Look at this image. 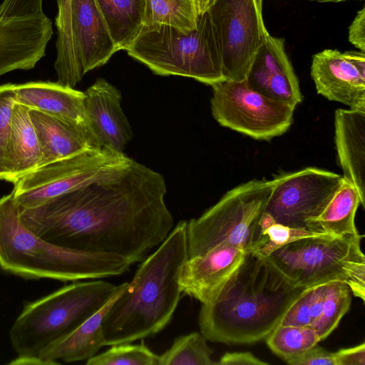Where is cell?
I'll use <instances>...</instances> for the list:
<instances>
[{
  "instance_id": "obj_1",
  "label": "cell",
  "mask_w": 365,
  "mask_h": 365,
  "mask_svg": "<svg viewBox=\"0 0 365 365\" xmlns=\"http://www.w3.org/2000/svg\"><path fill=\"white\" fill-rule=\"evenodd\" d=\"M164 177L133 160L123 170L56 197L19 208L23 223L42 239L92 253L142 262L175 226Z\"/></svg>"
},
{
  "instance_id": "obj_2",
  "label": "cell",
  "mask_w": 365,
  "mask_h": 365,
  "mask_svg": "<svg viewBox=\"0 0 365 365\" xmlns=\"http://www.w3.org/2000/svg\"><path fill=\"white\" fill-rule=\"evenodd\" d=\"M305 289L290 285L260 257L247 254L216 299L202 304L200 332L207 341L225 344L265 339Z\"/></svg>"
},
{
  "instance_id": "obj_3",
  "label": "cell",
  "mask_w": 365,
  "mask_h": 365,
  "mask_svg": "<svg viewBox=\"0 0 365 365\" xmlns=\"http://www.w3.org/2000/svg\"><path fill=\"white\" fill-rule=\"evenodd\" d=\"M187 220L174 226L138 266L125 289L106 314L105 346L155 335L171 321L182 294L179 277L187 259Z\"/></svg>"
},
{
  "instance_id": "obj_4",
  "label": "cell",
  "mask_w": 365,
  "mask_h": 365,
  "mask_svg": "<svg viewBox=\"0 0 365 365\" xmlns=\"http://www.w3.org/2000/svg\"><path fill=\"white\" fill-rule=\"evenodd\" d=\"M125 259L63 247L36 235L20 218L12 193L0 197V267L26 279H102L130 270Z\"/></svg>"
},
{
  "instance_id": "obj_5",
  "label": "cell",
  "mask_w": 365,
  "mask_h": 365,
  "mask_svg": "<svg viewBox=\"0 0 365 365\" xmlns=\"http://www.w3.org/2000/svg\"><path fill=\"white\" fill-rule=\"evenodd\" d=\"M128 282H76L26 304L15 319L9 338L17 357L10 364L41 365L38 356L123 292Z\"/></svg>"
},
{
  "instance_id": "obj_6",
  "label": "cell",
  "mask_w": 365,
  "mask_h": 365,
  "mask_svg": "<svg viewBox=\"0 0 365 365\" xmlns=\"http://www.w3.org/2000/svg\"><path fill=\"white\" fill-rule=\"evenodd\" d=\"M125 51L157 75L191 78L211 86L225 80L221 46L208 11L188 32L162 24L143 26Z\"/></svg>"
},
{
  "instance_id": "obj_7",
  "label": "cell",
  "mask_w": 365,
  "mask_h": 365,
  "mask_svg": "<svg viewBox=\"0 0 365 365\" xmlns=\"http://www.w3.org/2000/svg\"><path fill=\"white\" fill-rule=\"evenodd\" d=\"M360 233L302 238L260 257L294 287L309 288L332 281L345 282L352 294L365 300V256Z\"/></svg>"
},
{
  "instance_id": "obj_8",
  "label": "cell",
  "mask_w": 365,
  "mask_h": 365,
  "mask_svg": "<svg viewBox=\"0 0 365 365\" xmlns=\"http://www.w3.org/2000/svg\"><path fill=\"white\" fill-rule=\"evenodd\" d=\"M274 180L254 179L227 191L197 218L187 221V257L222 246L252 253L260 240L259 222Z\"/></svg>"
},
{
  "instance_id": "obj_9",
  "label": "cell",
  "mask_w": 365,
  "mask_h": 365,
  "mask_svg": "<svg viewBox=\"0 0 365 365\" xmlns=\"http://www.w3.org/2000/svg\"><path fill=\"white\" fill-rule=\"evenodd\" d=\"M124 153L92 148L41 166L16 180L11 191L19 208L28 209L128 168Z\"/></svg>"
},
{
  "instance_id": "obj_10",
  "label": "cell",
  "mask_w": 365,
  "mask_h": 365,
  "mask_svg": "<svg viewBox=\"0 0 365 365\" xmlns=\"http://www.w3.org/2000/svg\"><path fill=\"white\" fill-rule=\"evenodd\" d=\"M211 113L222 126L256 140H269L288 130L295 108L251 88L245 80L212 86Z\"/></svg>"
},
{
  "instance_id": "obj_11",
  "label": "cell",
  "mask_w": 365,
  "mask_h": 365,
  "mask_svg": "<svg viewBox=\"0 0 365 365\" xmlns=\"http://www.w3.org/2000/svg\"><path fill=\"white\" fill-rule=\"evenodd\" d=\"M208 12L219 38L225 80L245 81L267 31L262 0H217Z\"/></svg>"
},
{
  "instance_id": "obj_12",
  "label": "cell",
  "mask_w": 365,
  "mask_h": 365,
  "mask_svg": "<svg viewBox=\"0 0 365 365\" xmlns=\"http://www.w3.org/2000/svg\"><path fill=\"white\" fill-rule=\"evenodd\" d=\"M273 180L264 212L278 223L307 230V222L322 213L344 178L334 172L309 167L279 175Z\"/></svg>"
},
{
  "instance_id": "obj_13",
  "label": "cell",
  "mask_w": 365,
  "mask_h": 365,
  "mask_svg": "<svg viewBox=\"0 0 365 365\" xmlns=\"http://www.w3.org/2000/svg\"><path fill=\"white\" fill-rule=\"evenodd\" d=\"M311 76L317 91L329 101L365 111V54L326 49L314 54Z\"/></svg>"
},
{
  "instance_id": "obj_14",
  "label": "cell",
  "mask_w": 365,
  "mask_h": 365,
  "mask_svg": "<svg viewBox=\"0 0 365 365\" xmlns=\"http://www.w3.org/2000/svg\"><path fill=\"white\" fill-rule=\"evenodd\" d=\"M53 34L51 20L43 12L0 16V76L30 70L45 56Z\"/></svg>"
},
{
  "instance_id": "obj_15",
  "label": "cell",
  "mask_w": 365,
  "mask_h": 365,
  "mask_svg": "<svg viewBox=\"0 0 365 365\" xmlns=\"http://www.w3.org/2000/svg\"><path fill=\"white\" fill-rule=\"evenodd\" d=\"M121 101L120 91L101 78L84 92V113L90 133L99 147L118 153H123L133 138Z\"/></svg>"
},
{
  "instance_id": "obj_16",
  "label": "cell",
  "mask_w": 365,
  "mask_h": 365,
  "mask_svg": "<svg viewBox=\"0 0 365 365\" xmlns=\"http://www.w3.org/2000/svg\"><path fill=\"white\" fill-rule=\"evenodd\" d=\"M253 90L296 108L302 101L298 79L284 48V39L268 31L245 79Z\"/></svg>"
},
{
  "instance_id": "obj_17",
  "label": "cell",
  "mask_w": 365,
  "mask_h": 365,
  "mask_svg": "<svg viewBox=\"0 0 365 365\" xmlns=\"http://www.w3.org/2000/svg\"><path fill=\"white\" fill-rule=\"evenodd\" d=\"M247 253L230 246H222L187 259L179 277L182 294L202 304L214 301L242 264Z\"/></svg>"
},
{
  "instance_id": "obj_18",
  "label": "cell",
  "mask_w": 365,
  "mask_h": 365,
  "mask_svg": "<svg viewBox=\"0 0 365 365\" xmlns=\"http://www.w3.org/2000/svg\"><path fill=\"white\" fill-rule=\"evenodd\" d=\"M72 29L80 73L104 64L118 51L96 0H72Z\"/></svg>"
},
{
  "instance_id": "obj_19",
  "label": "cell",
  "mask_w": 365,
  "mask_h": 365,
  "mask_svg": "<svg viewBox=\"0 0 365 365\" xmlns=\"http://www.w3.org/2000/svg\"><path fill=\"white\" fill-rule=\"evenodd\" d=\"M334 140L343 177L357 190L365 207V111L339 108L334 113Z\"/></svg>"
},
{
  "instance_id": "obj_20",
  "label": "cell",
  "mask_w": 365,
  "mask_h": 365,
  "mask_svg": "<svg viewBox=\"0 0 365 365\" xmlns=\"http://www.w3.org/2000/svg\"><path fill=\"white\" fill-rule=\"evenodd\" d=\"M29 114L40 145L39 167L92 148H101L86 125L74 124L33 109H29Z\"/></svg>"
},
{
  "instance_id": "obj_21",
  "label": "cell",
  "mask_w": 365,
  "mask_h": 365,
  "mask_svg": "<svg viewBox=\"0 0 365 365\" xmlns=\"http://www.w3.org/2000/svg\"><path fill=\"white\" fill-rule=\"evenodd\" d=\"M15 92L17 104L87 126L83 107L84 92L51 81L16 84Z\"/></svg>"
},
{
  "instance_id": "obj_22",
  "label": "cell",
  "mask_w": 365,
  "mask_h": 365,
  "mask_svg": "<svg viewBox=\"0 0 365 365\" xmlns=\"http://www.w3.org/2000/svg\"><path fill=\"white\" fill-rule=\"evenodd\" d=\"M120 294L71 334L43 349L38 356L41 365L60 364V361L66 363L81 361L96 355L105 346L102 329L103 318Z\"/></svg>"
},
{
  "instance_id": "obj_23",
  "label": "cell",
  "mask_w": 365,
  "mask_h": 365,
  "mask_svg": "<svg viewBox=\"0 0 365 365\" xmlns=\"http://www.w3.org/2000/svg\"><path fill=\"white\" fill-rule=\"evenodd\" d=\"M41 160L39 142L29 108L16 103L7 145L5 181L14 182L38 168Z\"/></svg>"
},
{
  "instance_id": "obj_24",
  "label": "cell",
  "mask_w": 365,
  "mask_h": 365,
  "mask_svg": "<svg viewBox=\"0 0 365 365\" xmlns=\"http://www.w3.org/2000/svg\"><path fill=\"white\" fill-rule=\"evenodd\" d=\"M359 205L357 190L344 179L322 213L307 222V230L334 237L358 234L355 217Z\"/></svg>"
},
{
  "instance_id": "obj_25",
  "label": "cell",
  "mask_w": 365,
  "mask_h": 365,
  "mask_svg": "<svg viewBox=\"0 0 365 365\" xmlns=\"http://www.w3.org/2000/svg\"><path fill=\"white\" fill-rule=\"evenodd\" d=\"M118 50H125L143 26L145 0H96Z\"/></svg>"
},
{
  "instance_id": "obj_26",
  "label": "cell",
  "mask_w": 365,
  "mask_h": 365,
  "mask_svg": "<svg viewBox=\"0 0 365 365\" xmlns=\"http://www.w3.org/2000/svg\"><path fill=\"white\" fill-rule=\"evenodd\" d=\"M56 3L58 14L55 24L57 28V39L54 68L57 75V82L75 88L83 77L79 70L73 34L72 0H56Z\"/></svg>"
},
{
  "instance_id": "obj_27",
  "label": "cell",
  "mask_w": 365,
  "mask_h": 365,
  "mask_svg": "<svg viewBox=\"0 0 365 365\" xmlns=\"http://www.w3.org/2000/svg\"><path fill=\"white\" fill-rule=\"evenodd\" d=\"M195 0H145L143 26L167 25L182 32L196 29Z\"/></svg>"
},
{
  "instance_id": "obj_28",
  "label": "cell",
  "mask_w": 365,
  "mask_h": 365,
  "mask_svg": "<svg viewBox=\"0 0 365 365\" xmlns=\"http://www.w3.org/2000/svg\"><path fill=\"white\" fill-rule=\"evenodd\" d=\"M269 349L284 361L317 345L320 341L311 327L279 324L265 339Z\"/></svg>"
},
{
  "instance_id": "obj_29",
  "label": "cell",
  "mask_w": 365,
  "mask_h": 365,
  "mask_svg": "<svg viewBox=\"0 0 365 365\" xmlns=\"http://www.w3.org/2000/svg\"><path fill=\"white\" fill-rule=\"evenodd\" d=\"M207 341L200 331L177 337L170 347L159 356V365H217Z\"/></svg>"
},
{
  "instance_id": "obj_30",
  "label": "cell",
  "mask_w": 365,
  "mask_h": 365,
  "mask_svg": "<svg viewBox=\"0 0 365 365\" xmlns=\"http://www.w3.org/2000/svg\"><path fill=\"white\" fill-rule=\"evenodd\" d=\"M351 291L344 282L327 283L324 300L321 314L312 324L321 341L326 339L338 326L349 310L351 302Z\"/></svg>"
},
{
  "instance_id": "obj_31",
  "label": "cell",
  "mask_w": 365,
  "mask_h": 365,
  "mask_svg": "<svg viewBox=\"0 0 365 365\" xmlns=\"http://www.w3.org/2000/svg\"><path fill=\"white\" fill-rule=\"evenodd\" d=\"M259 227L260 240L257 249L252 253L259 257H267L275 250L297 240L326 235L278 223L266 212L262 217Z\"/></svg>"
},
{
  "instance_id": "obj_32",
  "label": "cell",
  "mask_w": 365,
  "mask_h": 365,
  "mask_svg": "<svg viewBox=\"0 0 365 365\" xmlns=\"http://www.w3.org/2000/svg\"><path fill=\"white\" fill-rule=\"evenodd\" d=\"M87 365H159V355L145 344L123 343L111 345L101 354L86 360Z\"/></svg>"
},
{
  "instance_id": "obj_33",
  "label": "cell",
  "mask_w": 365,
  "mask_h": 365,
  "mask_svg": "<svg viewBox=\"0 0 365 365\" xmlns=\"http://www.w3.org/2000/svg\"><path fill=\"white\" fill-rule=\"evenodd\" d=\"M16 84L0 85V180L6 179V158L12 111L16 104Z\"/></svg>"
},
{
  "instance_id": "obj_34",
  "label": "cell",
  "mask_w": 365,
  "mask_h": 365,
  "mask_svg": "<svg viewBox=\"0 0 365 365\" xmlns=\"http://www.w3.org/2000/svg\"><path fill=\"white\" fill-rule=\"evenodd\" d=\"M312 291L313 287L305 289L289 307L279 324L310 327Z\"/></svg>"
},
{
  "instance_id": "obj_35",
  "label": "cell",
  "mask_w": 365,
  "mask_h": 365,
  "mask_svg": "<svg viewBox=\"0 0 365 365\" xmlns=\"http://www.w3.org/2000/svg\"><path fill=\"white\" fill-rule=\"evenodd\" d=\"M285 362L290 365H336L334 352L317 344Z\"/></svg>"
},
{
  "instance_id": "obj_36",
  "label": "cell",
  "mask_w": 365,
  "mask_h": 365,
  "mask_svg": "<svg viewBox=\"0 0 365 365\" xmlns=\"http://www.w3.org/2000/svg\"><path fill=\"white\" fill-rule=\"evenodd\" d=\"M42 4L43 0H3L0 4V16H19L41 11Z\"/></svg>"
},
{
  "instance_id": "obj_37",
  "label": "cell",
  "mask_w": 365,
  "mask_h": 365,
  "mask_svg": "<svg viewBox=\"0 0 365 365\" xmlns=\"http://www.w3.org/2000/svg\"><path fill=\"white\" fill-rule=\"evenodd\" d=\"M336 365H364L365 344L334 352Z\"/></svg>"
},
{
  "instance_id": "obj_38",
  "label": "cell",
  "mask_w": 365,
  "mask_h": 365,
  "mask_svg": "<svg viewBox=\"0 0 365 365\" xmlns=\"http://www.w3.org/2000/svg\"><path fill=\"white\" fill-rule=\"evenodd\" d=\"M349 40L359 48L365 51V6L357 12L354 21L349 28Z\"/></svg>"
},
{
  "instance_id": "obj_39",
  "label": "cell",
  "mask_w": 365,
  "mask_h": 365,
  "mask_svg": "<svg viewBox=\"0 0 365 365\" xmlns=\"http://www.w3.org/2000/svg\"><path fill=\"white\" fill-rule=\"evenodd\" d=\"M268 364L250 351L226 352L217 361L218 365H267Z\"/></svg>"
},
{
  "instance_id": "obj_40",
  "label": "cell",
  "mask_w": 365,
  "mask_h": 365,
  "mask_svg": "<svg viewBox=\"0 0 365 365\" xmlns=\"http://www.w3.org/2000/svg\"><path fill=\"white\" fill-rule=\"evenodd\" d=\"M217 1V0H195L199 16L207 12Z\"/></svg>"
},
{
  "instance_id": "obj_41",
  "label": "cell",
  "mask_w": 365,
  "mask_h": 365,
  "mask_svg": "<svg viewBox=\"0 0 365 365\" xmlns=\"http://www.w3.org/2000/svg\"><path fill=\"white\" fill-rule=\"evenodd\" d=\"M313 1H317L320 3H326V2H339V1H344L346 0H310Z\"/></svg>"
}]
</instances>
